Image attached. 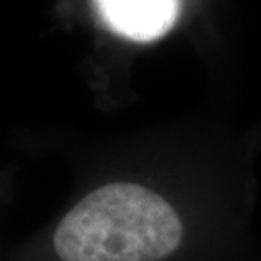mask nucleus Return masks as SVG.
Returning <instances> with one entry per match:
<instances>
[{
	"label": "nucleus",
	"mask_w": 261,
	"mask_h": 261,
	"mask_svg": "<svg viewBox=\"0 0 261 261\" xmlns=\"http://www.w3.org/2000/svg\"><path fill=\"white\" fill-rule=\"evenodd\" d=\"M244 175H98L0 261H261Z\"/></svg>",
	"instance_id": "f257e3e1"
},
{
	"label": "nucleus",
	"mask_w": 261,
	"mask_h": 261,
	"mask_svg": "<svg viewBox=\"0 0 261 261\" xmlns=\"http://www.w3.org/2000/svg\"><path fill=\"white\" fill-rule=\"evenodd\" d=\"M112 33L138 43L163 38L176 24L181 0H93Z\"/></svg>",
	"instance_id": "f03ea898"
},
{
	"label": "nucleus",
	"mask_w": 261,
	"mask_h": 261,
	"mask_svg": "<svg viewBox=\"0 0 261 261\" xmlns=\"http://www.w3.org/2000/svg\"><path fill=\"white\" fill-rule=\"evenodd\" d=\"M0 205H2V203H0Z\"/></svg>",
	"instance_id": "7ed1b4c3"
}]
</instances>
